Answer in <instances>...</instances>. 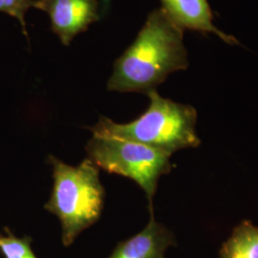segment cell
Returning <instances> with one entry per match:
<instances>
[{"instance_id":"cell-7","label":"cell","mask_w":258,"mask_h":258,"mask_svg":"<svg viewBox=\"0 0 258 258\" xmlns=\"http://www.w3.org/2000/svg\"><path fill=\"white\" fill-rule=\"evenodd\" d=\"M175 245L173 232L158 223L151 213L147 227L119 243L109 258H165L166 249Z\"/></svg>"},{"instance_id":"cell-10","label":"cell","mask_w":258,"mask_h":258,"mask_svg":"<svg viewBox=\"0 0 258 258\" xmlns=\"http://www.w3.org/2000/svg\"><path fill=\"white\" fill-rule=\"evenodd\" d=\"M31 8H36V0H0V12L18 19L25 37H28L25 16Z\"/></svg>"},{"instance_id":"cell-3","label":"cell","mask_w":258,"mask_h":258,"mask_svg":"<svg viewBox=\"0 0 258 258\" xmlns=\"http://www.w3.org/2000/svg\"><path fill=\"white\" fill-rule=\"evenodd\" d=\"M49 163L53 167L54 185L44 208L59 219L62 243L69 247L101 217L105 192L100 168L88 158L72 166L50 155Z\"/></svg>"},{"instance_id":"cell-9","label":"cell","mask_w":258,"mask_h":258,"mask_svg":"<svg viewBox=\"0 0 258 258\" xmlns=\"http://www.w3.org/2000/svg\"><path fill=\"white\" fill-rule=\"evenodd\" d=\"M31 244V237H18L8 228L5 234L0 233V252L4 258H37Z\"/></svg>"},{"instance_id":"cell-2","label":"cell","mask_w":258,"mask_h":258,"mask_svg":"<svg viewBox=\"0 0 258 258\" xmlns=\"http://www.w3.org/2000/svg\"><path fill=\"white\" fill-rule=\"evenodd\" d=\"M145 113L127 123H117L102 116L89 129L92 132L126 139L162 150L169 155L184 148H198L197 111L194 106L163 98L157 90L148 94Z\"/></svg>"},{"instance_id":"cell-1","label":"cell","mask_w":258,"mask_h":258,"mask_svg":"<svg viewBox=\"0 0 258 258\" xmlns=\"http://www.w3.org/2000/svg\"><path fill=\"white\" fill-rule=\"evenodd\" d=\"M184 32L162 8L152 11L134 42L115 61L107 89L148 95L171 73L187 69Z\"/></svg>"},{"instance_id":"cell-6","label":"cell","mask_w":258,"mask_h":258,"mask_svg":"<svg viewBox=\"0 0 258 258\" xmlns=\"http://www.w3.org/2000/svg\"><path fill=\"white\" fill-rule=\"evenodd\" d=\"M162 9L182 30L214 34L230 45H239L236 37L227 35L213 24V13L208 0H161Z\"/></svg>"},{"instance_id":"cell-5","label":"cell","mask_w":258,"mask_h":258,"mask_svg":"<svg viewBox=\"0 0 258 258\" xmlns=\"http://www.w3.org/2000/svg\"><path fill=\"white\" fill-rule=\"evenodd\" d=\"M36 9L48 14L52 32L64 46L100 20L98 0H36Z\"/></svg>"},{"instance_id":"cell-8","label":"cell","mask_w":258,"mask_h":258,"mask_svg":"<svg viewBox=\"0 0 258 258\" xmlns=\"http://www.w3.org/2000/svg\"><path fill=\"white\" fill-rule=\"evenodd\" d=\"M220 258H258V227L248 220L241 222L222 244Z\"/></svg>"},{"instance_id":"cell-4","label":"cell","mask_w":258,"mask_h":258,"mask_svg":"<svg viewBox=\"0 0 258 258\" xmlns=\"http://www.w3.org/2000/svg\"><path fill=\"white\" fill-rule=\"evenodd\" d=\"M87 158L103 170L135 181L152 203L161 176L170 172L171 155L144 144L92 132Z\"/></svg>"}]
</instances>
